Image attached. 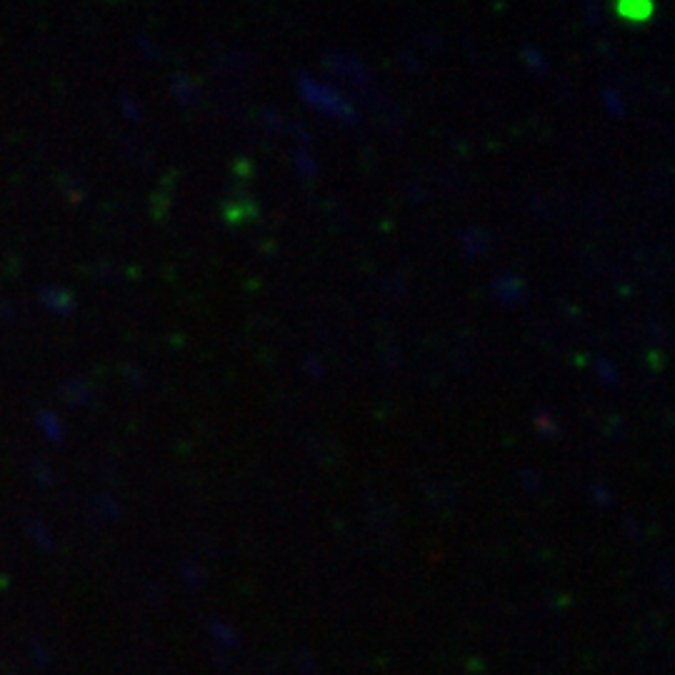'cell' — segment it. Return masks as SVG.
<instances>
[{
    "instance_id": "obj_1",
    "label": "cell",
    "mask_w": 675,
    "mask_h": 675,
    "mask_svg": "<svg viewBox=\"0 0 675 675\" xmlns=\"http://www.w3.org/2000/svg\"><path fill=\"white\" fill-rule=\"evenodd\" d=\"M298 88H300V95H303L308 103H313L315 108L325 110V113H333V115H353V110L345 105V100L340 98L338 93H333L330 88H325V85L315 83V80H308V78H298Z\"/></svg>"
},
{
    "instance_id": "obj_2",
    "label": "cell",
    "mask_w": 675,
    "mask_h": 675,
    "mask_svg": "<svg viewBox=\"0 0 675 675\" xmlns=\"http://www.w3.org/2000/svg\"><path fill=\"white\" fill-rule=\"evenodd\" d=\"M213 633H215V640L223 645H228V648H233L238 640H235V630L230 628V625H225L223 620H215L213 623Z\"/></svg>"
},
{
    "instance_id": "obj_3",
    "label": "cell",
    "mask_w": 675,
    "mask_h": 675,
    "mask_svg": "<svg viewBox=\"0 0 675 675\" xmlns=\"http://www.w3.org/2000/svg\"><path fill=\"white\" fill-rule=\"evenodd\" d=\"M523 55H525V58H528V65H530V68H535V70H543V68H545L543 55H540L538 50L528 48V50H523Z\"/></svg>"
},
{
    "instance_id": "obj_4",
    "label": "cell",
    "mask_w": 675,
    "mask_h": 675,
    "mask_svg": "<svg viewBox=\"0 0 675 675\" xmlns=\"http://www.w3.org/2000/svg\"><path fill=\"white\" fill-rule=\"evenodd\" d=\"M603 98H605V103H608V108L613 110V113H620V95L618 93H613V90H605L603 93Z\"/></svg>"
},
{
    "instance_id": "obj_5",
    "label": "cell",
    "mask_w": 675,
    "mask_h": 675,
    "mask_svg": "<svg viewBox=\"0 0 675 675\" xmlns=\"http://www.w3.org/2000/svg\"><path fill=\"white\" fill-rule=\"evenodd\" d=\"M600 373H603V375H605V378H608V383H613V380H615V378H618V375H615V373H613V370H610V368H608V365H605V363H600Z\"/></svg>"
}]
</instances>
